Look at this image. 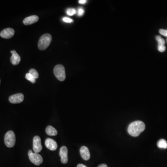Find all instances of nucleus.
<instances>
[{
	"label": "nucleus",
	"mask_w": 167,
	"mask_h": 167,
	"mask_svg": "<svg viewBox=\"0 0 167 167\" xmlns=\"http://www.w3.org/2000/svg\"><path fill=\"white\" fill-rule=\"evenodd\" d=\"M84 13V10L83 8H79V9H78V16H83Z\"/></svg>",
	"instance_id": "21"
},
{
	"label": "nucleus",
	"mask_w": 167,
	"mask_h": 167,
	"mask_svg": "<svg viewBox=\"0 0 167 167\" xmlns=\"http://www.w3.org/2000/svg\"><path fill=\"white\" fill-rule=\"evenodd\" d=\"M42 149L41 139L40 136H36L33 139V151L34 153L38 154L41 151Z\"/></svg>",
	"instance_id": "6"
},
{
	"label": "nucleus",
	"mask_w": 167,
	"mask_h": 167,
	"mask_svg": "<svg viewBox=\"0 0 167 167\" xmlns=\"http://www.w3.org/2000/svg\"><path fill=\"white\" fill-rule=\"evenodd\" d=\"M68 150L67 147L62 146L60 149V156L61 157V162L64 164L68 162Z\"/></svg>",
	"instance_id": "9"
},
{
	"label": "nucleus",
	"mask_w": 167,
	"mask_h": 167,
	"mask_svg": "<svg viewBox=\"0 0 167 167\" xmlns=\"http://www.w3.org/2000/svg\"></svg>",
	"instance_id": "27"
},
{
	"label": "nucleus",
	"mask_w": 167,
	"mask_h": 167,
	"mask_svg": "<svg viewBox=\"0 0 167 167\" xmlns=\"http://www.w3.org/2000/svg\"><path fill=\"white\" fill-rule=\"evenodd\" d=\"M76 10L74 8H69L67 10V14L68 16H72L76 13Z\"/></svg>",
	"instance_id": "19"
},
{
	"label": "nucleus",
	"mask_w": 167,
	"mask_h": 167,
	"mask_svg": "<svg viewBox=\"0 0 167 167\" xmlns=\"http://www.w3.org/2000/svg\"><path fill=\"white\" fill-rule=\"evenodd\" d=\"M14 34V30L12 28H7L4 29L0 33V36L5 39H9L12 38Z\"/></svg>",
	"instance_id": "8"
},
{
	"label": "nucleus",
	"mask_w": 167,
	"mask_h": 167,
	"mask_svg": "<svg viewBox=\"0 0 167 167\" xmlns=\"http://www.w3.org/2000/svg\"><path fill=\"white\" fill-rule=\"evenodd\" d=\"M77 167H87L85 165L83 164H79L77 165Z\"/></svg>",
	"instance_id": "25"
},
{
	"label": "nucleus",
	"mask_w": 167,
	"mask_h": 167,
	"mask_svg": "<svg viewBox=\"0 0 167 167\" xmlns=\"http://www.w3.org/2000/svg\"><path fill=\"white\" fill-rule=\"evenodd\" d=\"M80 153L81 157L84 160L87 161L90 158L89 150L86 146L81 147L80 149Z\"/></svg>",
	"instance_id": "11"
},
{
	"label": "nucleus",
	"mask_w": 167,
	"mask_h": 167,
	"mask_svg": "<svg viewBox=\"0 0 167 167\" xmlns=\"http://www.w3.org/2000/svg\"><path fill=\"white\" fill-rule=\"evenodd\" d=\"M145 129V125L144 122L136 121L130 124L128 128V132L131 136L136 137L139 136Z\"/></svg>",
	"instance_id": "1"
},
{
	"label": "nucleus",
	"mask_w": 167,
	"mask_h": 167,
	"mask_svg": "<svg viewBox=\"0 0 167 167\" xmlns=\"http://www.w3.org/2000/svg\"><path fill=\"white\" fill-rule=\"evenodd\" d=\"M46 132L48 135L50 136H55L58 134L57 130L52 126H47L46 129Z\"/></svg>",
	"instance_id": "14"
},
{
	"label": "nucleus",
	"mask_w": 167,
	"mask_h": 167,
	"mask_svg": "<svg viewBox=\"0 0 167 167\" xmlns=\"http://www.w3.org/2000/svg\"><path fill=\"white\" fill-rule=\"evenodd\" d=\"M29 158L32 163L39 166L43 162V158L40 155L33 152L31 150H29L28 153Z\"/></svg>",
	"instance_id": "5"
},
{
	"label": "nucleus",
	"mask_w": 167,
	"mask_h": 167,
	"mask_svg": "<svg viewBox=\"0 0 167 167\" xmlns=\"http://www.w3.org/2000/svg\"><path fill=\"white\" fill-rule=\"evenodd\" d=\"M52 41V36L50 34H45L39 40L38 47L40 50H44L49 46Z\"/></svg>",
	"instance_id": "2"
},
{
	"label": "nucleus",
	"mask_w": 167,
	"mask_h": 167,
	"mask_svg": "<svg viewBox=\"0 0 167 167\" xmlns=\"http://www.w3.org/2000/svg\"><path fill=\"white\" fill-rule=\"evenodd\" d=\"M39 20V17L37 16H32L28 17L24 19V24L25 25H31L32 24L34 23L38 22Z\"/></svg>",
	"instance_id": "13"
},
{
	"label": "nucleus",
	"mask_w": 167,
	"mask_h": 167,
	"mask_svg": "<svg viewBox=\"0 0 167 167\" xmlns=\"http://www.w3.org/2000/svg\"><path fill=\"white\" fill-rule=\"evenodd\" d=\"M24 97L22 93H17L9 97V101L12 104H19L24 100Z\"/></svg>",
	"instance_id": "7"
},
{
	"label": "nucleus",
	"mask_w": 167,
	"mask_h": 167,
	"mask_svg": "<svg viewBox=\"0 0 167 167\" xmlns=\"http://www.w3.org/2000/svg\"><path fill=\"white\" fill-rule=\"evenodd\" d=\"M159 33L161 34V35L167 37V30L161 29L159 30Z\"/></svg>",
	"instance_id": "20"
},
{
	"label": "nucleus",
	"mask_w": 167,
	"mask_h": 167,
	"mask_svg": "<svg viewBox=\"0 0 167 167\" xmlns=\"http://www.w3.org/2000/svg\"><path fill=\"white\" fill-rule=\"evenodd\" d=\"M86 2H87V1H86V0H79V2L80 4H84Z\"/></svg>",
	"instance_id": "23"
},
{
	"label": "nucleus",
	"mask_w": 167,
	"mask_h": 167,
	"mask_svg": "<svg viewBox=\"0 0 167 167\" xmlns=\"http://www.w3.org/2000/svg\"><path fill=\"white\" fill-rule=\"evenodd\" d=\"M63 21L65 22L71 23L73 22V20L71 19L68 17H64L63 19Z\"/></svg>",
	"instance_id": "22"
},
{
	"label": "nucleus",
	"mask_w": 167,
	"mask_h": 167,
	"mask_svg": "<svg viewBox=\"0 0 167 167\" xmlns=\"http://www.w3.org/2000/svg\"><path fill=\"white\" fill-rule=\"evenodd\" d=\"M25 78L27 80L30 81L32 83H34L36 82V79H35L29 73L26 74Z\"/></svg>",
	"instance_id": "18"
},
{
	"label": "nucleus",
	"mask_w": 167,
	"mask_h": 167,
	"mask_svg": "<svg viewBox=\"0 0 167 167\" xmlns=\"http://www.w3.org/2000/svg\"><path fill=\"white\" fill-rule=\"evenodd\" d=\"M157 145L159 148L161 149H167V142L165 139H162L158 141L157 143Z\"/></svg>",
	"instance_id": "15"
},
{
	"label": "nucleus",
	"mask_w": 167,
	"mask_h": 167,
	"mask_svg": "<svg viewBox=\"0 0 167 167\" xmlns=\"http://www.w3.org/2000/svg\"><path fill=\"white\" fill-rule=\"evenodd\" d=\"M97 167H108L107 165L106 164H102L99 165Z\"/></svg>",
	"instance_id": "24"
},
{
	"label": "nucleus",
	"mask_w": 167,
	"mask_h": 167,
	"mask_svg": "<svg viewBox=\"0 0 167 167\" xmlns=\"http://www.w3.org/2000/svg\"><path fill=\"white\" fill-rule=\"evenodd\" d=\"M0 82H1V80H0Z\"/></svg>",
	"instance_id": "26"
},
{
	"label": "nucleus",
	"mask_w": 167,
	"mask_h": 167,
	"mask_svg": "<svg viewBox=\"0 0 167 167\" xmlns=\"http://www.w3.org/2000/svg\"><path fill=\"white\" fill-rule=\"evenodd\" d=\"M45 145L46 148L52 151H55L57 149L58 145L54 140L48 138L45 141Z\"/></svg>",
	"instance_id": "10"
},
{
	"label": "nucleus",
	"mask_w": 167,
	"mask_h": 167,
	"mask_svg": "<svg viewBox=\"0 0 167 167\" xmlns=\"http://www.w3.org/2000/svg\"><path fill=\"white\" fill-rule=\"evenodd\" d=\"M29 73L35 79H38V77H39V73H38V72H37L36 70H35L34 69H31L29 70Z\"/></svg>",
	"instance_id": "17"
},
{
	"label": "nucleus",
	"mask_w": 167,
	"mask_h": 167,
	"mask_svg": "<svg viewBox=\"0 0 167 167\" xmlns=\"http://www.w3.org/2000/svg\"><path fill=\"white\" fill-rule=\"evenodd\" d=\"M156 38L157 41L158 42V46H165V40L161 36H159V35H157V36H156Z\"/></svg>",
	"instance_id": "16"
},
{
	"label": "nucleus",
	"mask_w": 167,
	"mask_h": 167,
	"mask_svg": "<svg viewBox=\"0 0 167 167\" xmlns=\"http://www.w3.org/2000/svg\"><path fill=\"white\" fill-rule=\"evenodd\" d=\"M10 52L12 54L10 58L11 63L13 65H17L21 61V57L15 50L11 51Z\"/></svg>",
	"instance_id": "12"
},
{
	"label": "nucleus",
	"mask_w": 167,
	"mask_h": 167,
	"mask_svg": "<svg viewBox=\"0 0 167 167\" xmlns=\"http://www.w3.org/2000/svg\"><path fill=\"white\" fill-rule=\"evenodd\" d=\"M4 142L7 147L12 148L16 144V135L12 130L7 132L4 137Z\"/></svg>",
	"instance_id": "3"
},
{
	"label": "nucleus",
	"mask_w": 167,
	"mask_h": 167,
	"mask_svg": "<svg viewBox=\"0 0 167 167\" xmlns=\"http://www.w3.org/2000/svg\"><path fill=\"white\" fill-rule=\"evenodd\" d=\"M54 74L58 80L63 81L66 79L65 67L61 65H57L54 68Z\"/></svg>",
	"instance_id": "4"
}]
</instances>
